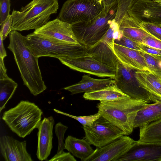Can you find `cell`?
I'll return each mask as SVG.
<instances>
[{
    "mask_svg": "<svg viewBox=\"0 0 161 161\" xmlns=\"http://www.w3.org/2000/svg\"><path fill=\"white\" fill-rule=\"evenodd\" d=\"M8 48L13 53L23 83L31 93L36 96L47 89L38 63L35 56L27 47L25 36L15 30L9 34Z\"/></svg>",
    "mask_w": 161,
    "mask_h": 161,
    "instance_id": "obj_1",
    "label": "cell"
},
{
    "mask_svg": "<svg viewBox=\"0 0 161 161\" xmlns=\"http://www.w3.org/2000/svg\"><path fill=\"white\" fill-rule=\"evenodd\" d=\"M147 104L142 100L129 98L100 102L97 107L101 115L127 136L133 131L137 112Z\"/></svg>",
    "mask_w": 161,
    "mask_h": 161,
    "instance_id": "obj_2",
    "label": "cell"
},
{
    "mask_svg": "<svg viewBox=\"0 0 161 161\" xmlns=\"http://www.w3.org/2000/svg\"><path fill=\"white\" fill-rule=\"evenodd\" d=\"M58 7V0H32L20 11L13 10L12 31L38 29L48 22Z\"/></svg>",
    "mask_w": 161,
    "mask_h": 161,
    "instance_id": "obj_3",
    "label": "cell"
},
{
    "mask_svg": "<svg viewBox=\"0 0 161 161\" xmlns=\"http://www.w3.org/2000/svg\"><path fill=\"white\" fill-rule=\"evenodd\" d=\"M42 114L34 103L21 100L14 107L5 111L2 119L13 132L23 138L37 128Z\"/></svg>",
    "mask_w": 161,
    "mask_h": 161,
    "instance_id": "obj_4",
    "label": "cell"
},
{
    "mask_svg": "<svg viewBox=\"0 0 161 161\" xmlns=\"http://www.w3.org/2000/svg\"><path fill=\"white\" fill-rule=\"evenodd\" d=\"M25 41L27 47L33 55L39 58H75L87 54V48L80 43L52 41L34 32L25 36Z\"/></svg>",
    "mask_w": 161,
    "mask_h": 161,
    "instance_id": "obj_5",
    "label": "cell"
},
{
    "mask_svg": "<svg viewBox=\"0 0 161 161\" xmlns=\"http://www.w3.org/2000/svg\"><path fill=\"white\" fill-rule=\"evenodd\" d=\"M117 7V4L108 12L103 9L98 16L91 21L71 24L79 43L88 48L97 42L109 29L111 20L115 16Z\"/></svg>",
    "mask_w": 161,
    "mask_h": 161,
    "instance_id": "obj_6",
    "label": "cell"
},
{
    "mask_svg": "<svg viewBox=\"0 0 161 161\" xmlns=\"http://www.w3.org/2000/svg\"><path fill=\"white\" fill-rule=\"evenodd\" d=\"M103 9L100 0H67L57 18L70 24L89 21L98 16Z\"/></svg>",
    "mask_w": 161,
    "mask_h": 161,
    "instance_id": "obj_7",
    "label": "cell"
},
{
    "mask_svg": "<svg viewBox=\"0 0 161 161\" xmlns=\"http://www.w3.org/2000/svg\"><path fill=\"white\" fill-rule=\"evenodd\" d=\"M85 138L91 145L102 147L115 141L125 133L118 127L100 115L90 126H83Z\"/></svg>",
    "mask_w": 161,
    "mask_h": 161,
    "instance_id": "obj_8",
    "label": "cell"
},
{
    "mask_svg": "<svg viewBox=\"0 0 161 161\" xmlns=\"http://www.w3.org/2000/svg\"><path fill=\"white\" fill-rule=\"evenodd\" d=\"M119 25L114 19L103 37L96 44L87 49V54L99 62L116 70L119 63L114 52V33Z\"/></svg>",
    "mask_w": 161,
    "mask_h": 161,
    "instance_id": "obj_9",
    "label": "cell"
},
{
    "mask_svg": "<svg viewBox=\"0 0 161 161\" xmlns=\"http://www.w3.org/2000/svg\"><path fill=\"white\" fill-rule=\"evenodd\" d=\"M63 64L80 72L101 77H108L114 80L116 70L98 61L86 54L80 57H62L58 58Z\"/></svg>",
    "mask_w": 161,
    "mask_h": 161,
    "instance_id": "obj_10",
    "label": "cell"
},
{
    "mask_svg": "<svg viewBox=\"0 0 161 161\" xmlns=\"http://www.w3.org/2000/svg\"><path fill=\"white\" fill-rule=\"evenodd\" d=\"M133 70L125 67L119 61L114 79L116 85L130 98L142 100L147 103L152 102L149 93L134 83L135 76Z\"/></svg>",
    "mask_w": 161,
    "mask_h": 161,
    "instance_id": "obj_11",
    "label": "cell"
},
{
    "mask_svg": "<svg viewBox=\"0 0 161 161\" xmlns=\"http://www.w3.org/2000/svg\"><path fill=\"white\" fill-rule=\"evenodd\" d=\"M33 32L52 41L79 43L73 32L71 24L58 18L48 21L41 28L35 30Z\"/></svg>",
    "mask_w": 161,
    "mask_h": 161,
    "instance_id": "obj_12",
    "label": "cell"
},
{
    "mask_svg": "<svg viewBox=\"0 0 161 161\" xmlns=\"http://www.w3.org/2000/svg\"><path fill=\"white\" fill-rule=\"evenodd\" d=\"M127 135H124L102 147H97L86 161H116L136 143Z\"/></svg>",
    "mask_w": 161,
    "mask_h": 161,
    "instance_id": "obj_13",
    "label": "cell"
},
{
    "mask_svg": "<svg viewBox=\"0 0 161 161\" xmlns=\"http://www.w3.org/2000/svg\"><path fill=\"white\" fill-rule=\"evenodd\" d=\"M161 161V143L136 141L116 161Z\"/></svg>",
    "mask_w": 161,
    "mask_h": 161,
    "instance_id": "obj_14",
    "label": "cell"
},
{
    "mask_svg": "<svg viewBox=\"0 0 161 161\" xmlns=\"http://www.w3.org/2000/svg\"><path fill=\"white\" fill-rule=\"evenodd\" d=\"M25 141L20 142L8 136L0 138V152L6 161H32Z\"/></svg>",
    "mask_w": 161,
    "mask_h": 161,
    "instance_id": "obj_15",
    "label": "cell"
},
{
    "mask_svg": "<svg viewBox=\"0 0 161 161\" xmlns=\"http://www.w3.org/2000/svg\"><path fill=\"white\" fill-rule=\"evenodd\" d=\"M54 120L52 116L41 120L37 129L38 144L36 155L40 161L45 160L51 153L53 148V128Z\"/></svg>",
    "mask_w": 161,
    "mask_h": 161,
    "instance_id": "obj_16",
    "label": "cell"
},
{
    "mask_svg": "<svg viewBox=\"0 0 161 161\" xmlns=\"http://www.w3.org/2000/svg\"><path fill=\"white\" fill-rule=\"evenodd\" d=\"M114 52L118 60L125 67L136 70L149 71L141 51L114 43Z\"/></svg>",
    "mask_w": 161,
    "mask_h": 161,
    "instance_id": "obj_17",
    "label": "cell"
},
{
    "mask_svg": "<svg viewBox=\"0 0 161 161\" xmlns=\"http://www.w3.org/2000/svg\"><path fill=\"white\" fill-rule=\"evenodd\" d=\"M134 75L138 85L149 93L152 101H161V77L145 70H136Z\"/></svg>",
    "mask_w": 161,
    "mask_h": 161,
    "instance_id": "obj_18",
    "label": "cell"
},
{
    "mask_svg": "<svg viewBox=\"0 0 161 161\" xmlns=\"http://www.w3.org/2000/svg\"><path fill=\"white\" fill-rule=\"evenodd\" d=\"M115 84L114 80L109 78L97 79L92 77L90 74L84 75L81 80L75 84L64 88V90L72 95L84 92H90L97 91Z\"/></svg>",
    "mask_w": 161,
    "mask_h": 161,
    "instance_id": "obj_19",
    "label": "cell"
},
{
    "mask_svg": "<svg viewBox=\"0 0 161 161\" xmlns=\"http://www.w3.org/2000/svg\"><path fill=\"white\" fill-rule=\"evenodd\" d=\"M130 14L136 18L161 23V6L152 0H137L130 10Z\"/></svg>",
    "mask_w": 161,
    "mask_h": 161,
    "instance_id": "obj_20",
    "label": "cell"
},
{
    "mask_svg": "<svg viewBox=\"0 0 161 161\" xmlns=\"http://www.w3.org/2000/svg\"><path fill=\"white\" fill-rule=\"evenodd\" d=\"M141 19L126 16L119 25L123 35L134 41L142 43L145 38L149 35L141 26Z\"/></svg>",
    "mask_w": 161,
    "mask_h": 161,
    "instance_id": "obj_21",
    "label": "cell"
},
{
    "mask_svg": "<svg viewBox=\"0 0 161 161\" xmlns=\"http://www.w3.org/2000/svg\"><path fill=\"white\" fill-rule=\"evenodd\" d=\"M64 147L81 161H86L94 151L85 138L79 139L71 136H68L66 138Z\"/></svg>",
    "mask_w": 161,
    "mask_h": 161,
    "instance_id": "obj_22",
    "label": "cell"
},
{
    "mask_svg": "<svg viewBox=\"0 0 161 161\" xmlns=\"http://www.w3.org/2000/svg\"><path fill=\"white\" fill-rule=\"evenodd\" d=\"M154 102L147 104L137 112L134 122V128L161 119V101L156 100Z\"/></svg>",
    "mask_w": 161,
    "mask_h": 161,
    "instance_id": "obj_23",
    "label": "cell"
},
{
    "mask_svg": "<svg viewBox=\"0 0 161 161\" xmlns=\"http://www.w3.org/2000/svg\"><path fill=\"white\" fill-rule=\"evenodd\" d=\"M83 97L86 100L100 102L130 98L119 89L115 84L94 92H85Z\"/></svg>",
    "mask_w": 161,
    "mask_h": 161,
    "instance_id": "obj_24",
    "label": "cell"
},
{
    "mask_svg": "<svg viewBox=\"0 0 161 161\" xmlns=\"http://www.w3.org/2000/svg\"><path fill=\"white\" fill-rule=\"evenodd\" d=\"M139 128L138 142L161 143V119L145 125Z\"/></svg>",
    "mask_w": 161,
    "mask_h": 161,
    "instance_id": "obj_25",
    "label": "cell"
},
{
    "mask_svg": "<svg viewBox=\"0 0 161 161\" xmlns=\"http://www.w3.org/2000/svg\"><path fill=\"white\" fill-rule=\"evenodd\" d=\"M18 84L7 75L0 77V112L13 96Z\"/></svg>",
    "mask_w": 161,
    "mask_h": 161,
    "instance_id": "obj_26",
    "label": "cell"
},
{
    "mask_svg": "<svg viewBox=\"0 0 161 161\" xmlns=\"http://www.w3.org/2000/svg\"><path fill=\"white\" fill-rule=\"evenodd\" d=\"M137 0H118L117 10L114 18L119 25L123 19L129 15V12Z\"/></svg>",
    "mask_w": 161,
    "mask_h": 161,
    "instance_id": "obj_27",
    "label": "cell"
},
{
    "mask_svg": "<svg viewBox=\"0 0 161 161\" xmlns=\"http://www.w3.org/2000/svg\"><path fill=\"white\" fill-rule=\"evenodd\" d=\"M149 71L161 77V58L147 53L141 50Z\"/></svg>",
    "mask_w": 161,
    "mask_h": 161,
    "instance_id": "obj_28",
    "label": "cell"
},
{
    "mask_svg": "<svg viewBox=\"0 0 161 161\" xmlns=\"http://www.w3.org/2000/svg\"><path fill=\"white\" fill-rule=\"evenodd\" d=\"M141 27L148 34L161 40V24L141 19Z\"/></svg>",
    "mask_w": 161,
    "mask_h": 161,
    "instance_id": "obj_29",
    "label": "cell"
},
{
    "mask_svg": "<svg viewBox=\"0 0 161 161\" xmlns=\"http://www.w3.org/2000/svg\"><path fill=\"white\" fill-rule=\"evenodd\" d=\"M56 113L61 114L74 119L81 124L83 126H91L93 123L100 116L101 114L99 113L93 115L88 116H76L64 112L56 109H53Z\"/></svg>",
    "mask_w": 161,
    "mask_h": 161,
    "instance_id": "obj_30",
    "label": "cell"
},
{
    "mask_svg": "<svg viewBox=\"0 0 161 161\" xmlns=\"http://www.w3.org/2000/svg\"><path fill=\"white\" fill-rule=\"evenodd\" d=\"M67 126L64 125L61 122L57 123L55 126V132L58 139V147L56 154H61L64 149V136L67 130Z\"/></svg>",
    "mask_w": 161,
    "mask_h": 161,
    "instance_id": "obj_31",
    "label": "cell"
},
{
    "mask_svg": "<svg viewBox=\"0 0 161 161\" xmlns=\"http://www.w3.org/2000/svg\"><path fill=\"white\" fill-rule=\"evenodd\" d=\"M114 43L131 49L141 51L140 43L125 36L124 35L119 39L115 40Z\"/></svg>",
    "mask_w": 161,
    "mask_h": 161,
    "instance_id": "obj_32",
    "label": "cell"
},
{
    "mask_svg": "<svg viewBox=\"0 0 161 161\" xmlns=\"http://www.w3.org/2000/svg\"><path fill=\"white\" fill-rule=\"evenodd\" d=\"M13 19L12 15H10L2 23L0 24V36L4 40L8 35L12 31Z\"/></svg>",
    "mask_w": 161,
    "mask_h": 161,
    "instance_id": "obj_33",
    "label": "cell"
},
{
    "mask_svg": "<svg viewBox=\"0 0 161 161\" xmlns=\"http://www.w3.org/2000/svg\"><path fill=\"white\" fill-rule=\"evenodd\" d=\"M10 0H0V24L10 15Z\"/></svg>",
    "mask_w": 161,
    "mask_h": 161,
    "instance_id": "obj_34",
    "label": "cell"
},
{
    "mask_svg": "<svg viewBox=\"0 0 161 161\" xmlns=\"http://www.w3.org/2000/svg\"><path fill=\"white\" fill-rule=\"evenodd\" d=\"M142 43L153 47L161 49V40L150 34L145 38Z\"/></svg>",
    "mask_w": 161,
    "mask_h": 161,
    "instance_id": "obj_35",
    "label": "cell"
},
{
    "mask_svg": "<svg viewBox=\"0 0 161 161\" xmlns=\"http://www.w3.org/2000/svg\"><path fill=\"white\" fill-rule=\"evenodd\" d=\"M49 161H76L74 157L69 152H65L64 151L61 154H56Z\"/></svg>",
    "mask_w": 161,
    "mask_h": 161,
    "instance_id": "obj_36",
    "label": "cell"
},
{
    "mask_svg": "<svg viewBox=\"0 0 161 161\" xmlns=\"http://www.w3.org/2000/svg\"><path fill=\"white\" fill-rule=\"evenodd\" d=\"M141 50L151 55L161 57V49L153 47L142 43H140Z\"/></svg>",
    "mask_w": 161,
    "mask_h": 161,
    "instance_id": "obj_37",
    "label": "cell"
},
{
    "mask_svg": "<svg viewBox=\"0 0 161 161\" xmlns=\"http://www.w3.org/2000/svg\"><path fill=\"white\" fill-rule=\"evenodd\" d=\"M103 7V10L108 12L115 6L117 4L118 0H100Z\"/></svg>",
    "mask_w": 161,
    "mask_h": 161,
    "instance_id": "obj_38",
    "label": "cell"
},
{
    "mask_svg": "<svg viewBox=\"0 0 161 161\" xmlns=\"http://www.w3.org/2000/svg\"><path fill=\"white\" fill-rule=\"evenodd\" d=\"M3 40L2 37L0 36V58L4 59L7 56V54L3 45Z\"/></svg>",
    "mask_w": 161,
    "mask_h": 161,
    "instance_id": "obj_39",
    "label": "cell"
},
{
    "mask_svg": "<svg viewBox=\"0 0 161 161\" xmlns=\"http://www.w3.org/2000/svg\"><path fill=\"white\" fill-rule=\"evenodd\" d=\"M156 3L159 5L161 6V0H152Z\"/></svg>",
    "mask_w": 161,
    "mask_h": 161,
    "instance_id": "obj_40",
    "label": "cell"
},
{
    "mask_svg": "<svg viewBox=\"0 0 161 161\" xmlns=\"http://www.w3.org/2000/svg\"><path fill=\"white\" fill-rule=\"evenodd\" d=\"M161 58V57L160 56Z\"/></svg>",
    "mask_w": 161,
    "mask_h": 161,
    "instance_id": "obj_41",
    "label": "cell"
},
{
    "mask_svg": "<svg viewBox=\"0 0 161 161\" xmlns=\"http://www.w3.org/2000/svg\"><path fill=\"white\" fill-rule=\"evenodd\" d=\"M160 23L161 24V23Z\"/></svg>",
    "mask_w": 161,
    "mask_h": 161,
    "instance_id": "obj_42",
    "label": "cell"
}]
</instances>
